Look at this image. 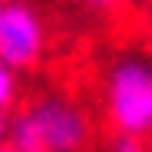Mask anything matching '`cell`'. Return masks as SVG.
I'll use <instances>...</instances> for the list:
<instances>
[{
	"mask_svg": "<svg viewBox=\"0 0 152 152\" xmlns=\"http://www.w3.org/2000/svg\"><path fill=\"white\" fill-rule=\"evenodd\" d=\"M93 132V116L76 96L40 93L10 109L7 142L17 152H86Z\"/></svg>",
	"mask_w": 152,
	"mask_h": 152,
	"instance_id": "obj_1",
	"label": "cell"
},
{
	"mask_svg": "<svg viewBox=\"0 0 152 152\" xmlns=\"http://www.w3.org/2000/svg\"><path fill=\"white\" fill-rule=\"evenodd\" d=\"M99 103L113 132L152 139V56L119 53L109 60L99 80Z\"/></svg>",
	"mask_w": 152,
	"mask_h": 152,
	"instance_id": "obj_2",
	"label": "cell"
},
{
	"mask_svg": "<svg viewBox=\"0 0 152 152\" xmlns=\"http://www.w3.org/2000/svg\"><path fill=\"white\" fill-rule=\"evenodd\" d=\"M50 53V20L33 0H4L0 7V60L17 73L37 69Z\"/></svg>",
	"mask_w": 152,
	"mask_h": 152,
	"instance_id": "obj_3",
	"label": "cell"
},
{
	"mask_svg": "<svg viewBox=\"0 0 152 152\" xmlns=\"http://www.w3.org/2000/svg\"><path fill=\"white\" fill-rule=\"evenodd\" d=\"M20 76L23 73H17L10 63L0 60V109H7V113L20 103Z\"/></svg>",
	"mask_w": 152,
	"mask_h": 152,
	"instance_id": "obj_4",
	"label": "cell"
},
{
	"mask_svg": "<svg viewBox=\"0 0 152 152\" xmlns=\"http://www.w3.org/2000/svg\"><path fill=\"white\" fill-rule=\"evenodd\" d=\"M106 152H152V139L132 136V132H109Z\"/></svg>",
	"mask_w": 152,
	"mask_h": 152,
	"instance_id": "obj_5",
	"label": "cell"
},
{
	"mask_svg": "<svg viewBox=\"0 0 152 152\" xmlns=\"http://www.w3.org/2000/svg\"><path fill=\"white\" fill-rule=\"evenodd\" d=\"M80 7L89 10V13H96V17H109V13H116L122 4H119V0H80Z\"/></svg>",
	"mask_w": 152,
	"mask_h": 152,
	"instance_id": "obj_6",
	"label": "cell"
},
{
	"mask_svg": "<svg viewBox=\"0 0 152 152\" xmlns=\"http://www.w3.org/2000/svg\"><path fill=\"white\" fill-rule=\"evenodd\" d=\"M7 126H10V113H7V109H0V142L7 139Z\"/></svg>",
	"mask_w": 152,
	"mask_h": 152,
	"instance_id": "obj_7",
	"label": "cell"
},
{
	"mask_svg": "<svg viewBox=\"0 0 152 152\" xmlns=\"http://www.w3.org/2000/svg\"><path fill=\"white\" fill-rule=\"evenodd\" d=\"M0 152H17V149H13V145H10V142L4 139V142H0Z\"/></svg>",
	"mask_w": 152,
	"mask_h": 152,
	"instance_id": "obj_8",
	"label": "cell"
},
{
	"mask_svg": "<svg viewBox=\"0 0 152 152\" xmlns=\"http://www.w3.org/2000/svg\"><path fill=\"white\" fill-rule=\"evenodd\" d=\"M119 4H122V7H129V4H139V0H119Z\"/></svg>",
	"mask_w": 152,
	"mask_h": 152,
	"instance_id": "obj_9",
	"label": "cell"
},
{
	"mask_svg": "<svg viewBox=\"0 0 152 152\" xmlns=\"http://www.w3.org/2000/svg\"><path fill=\"white\" fill-rule=\"evenodd\" d=\"M145 4H149V7H152V0H145Z\"/></svg>",
	"mask_w": 152,
	"mask_h": 152,
	"instance_id": "obj_10",
	"label": "cell"
},
{
	"mask_svg": "<svg viewBox=\"0 0 152 152\" xmlns=\"http://www.w3.org/2000/svg\"><path fill=\"white\" fill-rule=\"evenodd\" d=\"M0 7H4V0H0Z\"/></svg>",
	"mask_w": 152,
	"mask_h": 152,
	"instance_id": "obj_11",
	"label": "cell"
}]
</instances>
